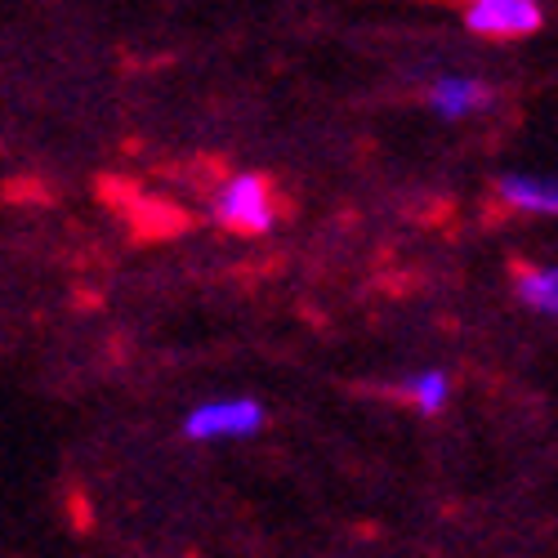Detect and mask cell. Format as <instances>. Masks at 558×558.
Returning a JSON list of instances; mask_svg holds the SVG:
<instances>
[{
    "mask_svg": "<svg viewBox=\"0 0 558 558\" xmlns=\"http://www.w3.org/2000/svg\"><path fill=\"white\" fill-rule=\"evenodd\" d=\"M215 219L223 228H232V232H264V228H272L277 206H272L268 179H259V174L228 179L223 189L215 193Z\"/></svg>",
    "mask_w": 558,
    "mask_h": 558,
    "instance_id": "1",
    "label": "cell"
},
{
    "mask_svg": "<svg viewBox=\"0 0 558 558\" xmlns=\"http://www.w3.org/2000/svg\"><path fill=\"white\" fill-rule=\"evenodd\" d=\"M464 23L492 40H519L541 27V0H464Z\"/></svg>",
    "mask_w": 558,
    "mask_h": 558,
    "instance_id": "2",
    "label": "cell"
},
{
    "mask_svg": "<svg viewBox=\"0 0 558 558\" xmlns=\"http://www.w3.org/2000/svg\"><path fill=\"white\" fill-rule=\"evenodd\" d=\"M264 425V407L251 398H228V402H206L189 415V438L206 442V438H246Z\"/></svg>",
    "mask_w": 558,
    "mask_h": 558,
    "instance_id": "3",
    "label": "cell"
},
{
    "mask_svg": "<svg viewBox=\"0 0 558 558\" xmlns=\"http://www.w3.org/2000/svg\"><path fill=\"white\" fill-rule=\"evenodd\" d=\"M500 202L514 210H532V215H558V179H541V174H505L500 183Z\"/></svg>",
    "mask_w": 558,
    "mask_h": 558,
    "instance_id": "4",
    "label": "cell"
},
{
    "mask_svg": "<svg viewBox=\"0 0 558 558\" xmlns=\"http://www.w3.org/2000/svg\"><path fill=\"white\" fill-rule=\"evenodd\" d=\"M487 104H492V89L478 85V81H464V76H447L429 89V108L442 112V117H470Z\"/></svg>",
    "mask_w": 558,
    "mask_h": 558,
    "instance_id": "5",
    "label": "cell"
},
{
    "mask_svg": "<svg viewBox=\"0 0 558 558\" xmlns=\"http://www.w3.org/2000/svg\"><path fill=\"white\" fill-rule=\"evenodd\" d=\"M519 300L545 317H558V268H523L519 272Z\"/></svg>",
    "mask_w": 558,
    "mask_h": 558,
    "instance_id": "6",
    "label": "cell"
},
{
    "mask_svg": "<svg viewBox=\"0 0 558 558\" xmlns=\"http://www.w3.org/2000/svg\"><path fill=\"white\" fill-rule=\"evenodd\" d=\"M402 393H407V402L421 407L425 415H434V411L447 407V376H442V371H421L415 380L402 385Z\"/></svg>",
    "mask_w": 558,
    "mask_h": 558,
    "instance_id": "7",
    "label": "cell"
}]
</instances>
